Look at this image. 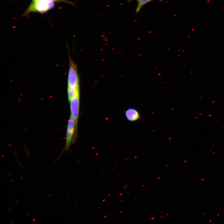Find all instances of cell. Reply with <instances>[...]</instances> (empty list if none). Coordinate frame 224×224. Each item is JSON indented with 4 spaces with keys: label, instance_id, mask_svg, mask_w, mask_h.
<instances>
[{
    "label": "cell",
    "instance_id": "obj_1",
    "mask_svg": "<svg viewBox=\"0 0 224 224\" xmlns=\"http://www.w3.org/2000/svg\"><path fill=\"white\" fill-rule=\"evenodd\" d=\"M63 2L75 5L73 3L66 0H32L23 14L26 16L32 12L43 13L52 9L56 2Z\"/></svg>",
    "mask_w": 224,
    "mask_h": 224
},
{
    "label": "cell",
    "instance_id": "obj_2",
    "mask_svg": "<svg viewBox=\"0 0 224 224\" xmlns=\"http://www.w3.org/2000/svg\"><path fill=\"white\" fill-rule=\"evenodd\" d=\"M69 54V69L68 76V86L77 88H80L79 79L77 65Z\"/></svg>",
    "mask_w": 224,
    "mask_h": 224
},
{
    "label": "cell",
    "instance_id": "obj_3",
    "mask_svg": "<svg viewBox=\"0 0 224 224\" xmlns=\"http://www.w3.org/2000/svg\"><path fill=\"white\" fill-rule=\"evenodd\" d=\"M80 90L78 91L74 96L69 101L71 114L75 123V131L74 142L77 135L78 124L80 109Z\"/></svg>",
    "mask_w": 224,
    "mask_h": 224
},
{
    "label": "cell",
    "instance_id": "obj_4",
    "mask_svg": "<svg viewBox=\"0 0 224 224\" xmlns=\"http://www.w3.org/2000/svg\"><path fill=\"white\" fill-rule=\"evenodd\" d=\"M75 131V123L71 114L68 120L64 150L68 152L71 144L74 142Z\"/></svg>",
    "mask_w": 224,
    "mask_h": 224
},
{
    "label": "cell",
    "instance_id": "obj_5",
    "mask_svg": "<svg viewBox=\"0 0 224 224\" xmlns=\"http://www.w3.org/2000/svg\"><path fill=\"white\" fill-rule=\"evenodd\" d=\"M125 114L127 119L130 121H135L141 119L139 112L133 107L128 108L125 112Z\"/></svg>",
    "mask_w": 224,
    "mask_h": 224
},
{
    "label": "cell",
    "instance_id": "obj_6",
    "mask_svg": "<svg viewBox=\"0 0 224 224\" xmlns=\"http://www.w3.org/2000/svg\"><path fill=\"white\" fill-rule=\"evenodd\" d=\"M133 0L136 1L137 2V6L135 10L136 14H137L140 11L143 6L151 2L158 0L160 2H164L162 0H128L127 2H129Z\"/></svg>",
    "mask_w": 224,
    "mask_h": 224
}]
</instances>
